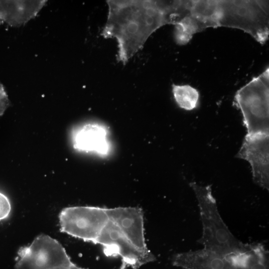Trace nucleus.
<instances>
[{
  "mask_svg": "<svg viewBox=\"0 0 269 269\" xmlns=\"http://www.w3.org/2000/svg\"><path fill=\"white\" fill-rule=\"evenodd\" d=\"M108 14L101 35L114 38L117 59L125 65L160 27L172 24L167 0H107Z\"/></svg>",
  "mask_w": 269,
  "mask_h": 269,
  "instance_id": "f257e3e1",
  "label": "nucleus"
},
{
  "mask_svg": "<svg viewBox=\"0 0 269 269\" xmlns=\"http://www.w3.org/2000/svg\"><path fill=\"white\" fill-rule=\"evenodd\" d=\"M198 201L203 233L198 242L204 248L226 255L241 250L245 245L230 232L221 218L210 186L190 183Z\"/></svg>",
  "mask_w": 269,
  "mask_h": 269,
  "instance_id": "f03ea898",
  "label": "nucleus"
},
{
  "mask_svg": "<svg viewBox=\"0 0 269 269\" xmlns=\"http://www.w3.org/2000/svg\"><path fill=\"white\" fill-rule=\"evenodd\" d=\"M248 135L269 134V68L238 90L235 96Z\"/></svg>",
  "mask_w": 269,
  "mask_h": 269,
  "instance_id": "7ed1b4c3",
  "label": "nucleus"
},
{
  "mask_svg": "<svg viewBox=\"0 0 269 269\" xmlns=\"http://www.w3.org/2000/svg\"><path fill=\"white\" fill-rule=\"evenodd\" d=\"M268 0H221L219 27L237 28L262 44L269 35Z\"/></svg>",
  "mask_w": 269,
  "mask_h": 269,
  "instance_id": "20e7f679",
  "label": "nucleus"
},
{
  "mask_svg": "<svg viewBox=\"0 0 269 269\" xmlns=\"http://www.w3.org/2000/svg\"><path fill=\"white\" fill-rule=\"evenodd\" d=\"M108 219L106 208L94 206L66 207L59 215L62 232L95 244Z\"/></svg>",
  "mask_w": 269,
  "mask_h": 269,
  "instance_id": "39448f33",
  "label": "nucleus"
},
{
  "mask_svg": "<svg viewBox=\"0 0 269 269\" xmlns=\"http://www.w3.org/2000/svg\"><path fill=\"white\" fill-rule=\"evenodd\" d=\"M72 262L60 243L50 236L41 234L17 253L14 269H51Z\"/></svg>",
  "mask_w": 269,
  "mask_h": 269,
  "instance_id": "423d86ee",
  "label": "nucleus"
},
{
  "mask_svg": "<svg viewBox=\"0 0 269 269\" xmlns=\"http://www.w3.org/2000/svg\"><path fill=\"white\" fill-rule=\"evenodd\" d=\"M96 244L102 247L106 256L119 257L121 259L120 269H126L128 267L138 269L147 263L154 261L156 259L152 253L144 254L136 249L109 218Z\"/></svg>",
  "mask_w": 269,
  "mask_h": 269,
  "instance_id": "0eeeda50",
  "label": "nucleus"
},
{
  "mask_svg": "<svg viewBox=\"0 0 269 269\" xmlns=\"http://www.w3.org/2000/svg\"><path fill=\"white\" fill-rule=\"evenodd\" d=\"M237 157L245 159L250 163L254 182L262 187L269 190V134H247Z\"/></svg>",
  "mask_w": 269,
  "mask_h": 269,
  "instance_id": "6e6552de",
  "label": "nucleus"
},
{
  "mask_svg": "<svg viewBox=\"0 0 269 269\" xmlns=\"http://www.w3.org/2000/svg\"><path fill=\"white\" fill-rule=\"evenodd\" d=\"M109 218L125 235L130 242L138 250L150 254L144 237L143 214L138 207L107 208Z\"/></svg>",
  "mask_w": 269,
  "mask_h": 269,
  "instance_id": "1a4fd4ad",
  "label": "nucleus"
},
{
  "mask_svg": "<svg viewBox=\"0 0 269 269\" xmlns=\"http://www.w3.org/2000/svg\"><path fill=\"white\" fill-rule=\"evenodd\" d=\"M172 263L184 269H241L231 254L223 255L205 248L177 254Z\"/></svg>",
  "mask_w": 269,
  "mask_h": 269,
  "instance_id": "9d476101",
  "label": "nucleus"
},
{
  "mask_svg": "<svg viewBox=\"0 0 269 269\" xmlns=\"http://www.w3.org/2000/svg\"><path fill=\"white\" fill-rule=\"evenodd\" d=\"M107 127L99 124H88L80 128L73 137L74 147L102 156L110 153L111 146Z\"/></svg>",
  "mask_w": 269,
  "mask_h": 269,
  "instance_id": "9b49d317",
  "label": "nucleus"
},
{
  "mask_svg": "<svg viewBox=\"0 0 269 269\" xmlns=\"http://www.w3.org/2000/svg\"><path fill=\"white\" fill-rule=\"evenodd\" d=\"M46 0H0V24L24 25L34 18Z\"/></svg>",
  "mask_w": 269,
  "mask_h": 269,
  "instance_id": "f8f14e48",
  "label": "nucleus"
},
{
  "mask_svg": "<svg viewBox=\"0 0 269 269\" xmlns=\"http://www.w3.org/2000/svg\"><path fill=\"white\" fill-rule=\"evenodd\" d=\"M188 12L200 32L209 27H219L221 0H188Z\"/></svg>",
  "mask_w": 269,
  "mask_h": 269,
  "instance_id": "ddd939ff",
  "label": "nucleus"
},
{
  "mask_svg": "<svg viewBox=\"0 0 269 269\" xmlns=\"http://www.w3.org/2000/svg\"><path fill=\"white\" fill-rule=\"evenodd\" d=\"M172 91L178 106L185 110L196 109L199 103V93L197 89L189 85L172 84Z\"/></svg>",
  "mask_w": 269,
  "mask_h": 269,
  "instance_id": "4468645a",
  "label": "nucleus"
},
{
  "mask_svg": "<svg viewBox=\"0 0 269 269\" xmlns=\"http://www.w3.org/2000/svg\"><path fill=\"white\" fill-rule=\"evenodd\" d=\"M11 211L10 203L7 197L0 192V221L6 219Z\"/></svg>",
  "mask_w": 269,
  "mask_h": 269,
  "instance_id": "2eb2a0df",
  "label": "nucleus"
},
{
  "mask_svg": "<svg viewBox=\"0 0 269 269\" xmlns=\"http://www.w3.org/2000/svg\"><path fill=\"white\" fill-rule=\"evenodd\" d=\"M7 97L2 86L0 84V114L7 105Z\"/></svg>",
  "mask_w": 269,
  "mask_h": 269,
  "instance_id": "dca6fc26",
  "label": "nucleus"
},
{
  "mask_svg": "<svg viewBox=\"0 0 269 269\" xmlns=\"http://www.w3.org/2000/svg\"><path fill=\"white\" fill-rule=\"evenodd\" d=\"M51 269H86L79 267L72 262L71 264L69 265L60 266V267L52 268Z\"/></svg>",
  "mask_w": 269,
  "mask_h": 269,
  "instance_id": "f3484780",
  "label": "nucleus"
}]
</instances>
